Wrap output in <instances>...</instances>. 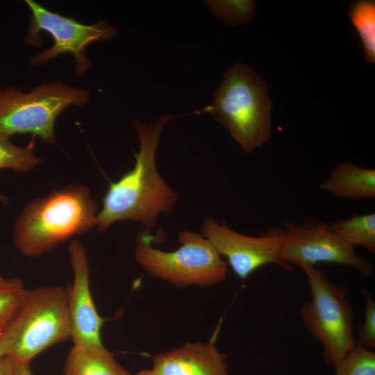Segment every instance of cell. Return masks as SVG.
Returning <instances> with one entry per match:
<instances>
[{
    "instance_id": "cell-1",
    "label": "cell",
    "mask_w": 375,
    "mask_h": 375,
    "mask_svg": "<svg viewBox=\"0 0 375 375\" xmlns=\"http://www.w3.org/2000/svg\"><path fill=\"white\" fill-rule=\"evenodd\" d=\"M176 115H162L151 124L133 120L140 140L133 168L119 180L110 183L98 212L97 226L106 231L120 221L140 222L151 231L162 213H170L179 199L160 175L156 154L162 130Z\"/></svg>"
},
{
    "instance_id": "cell-2",
    "label": "cell",
    "mask_w": 375,
    "mask_h": 375,
    "mask_svg": "<svg viewBox=\"0 0 375 375\" xmlns=\"http://www.w3.org/2000/svg\"><path fill=\"white\" fill-rule=\"evenodd\" d=\"M98 212L88 188L53 190L24 209L14 228L15 246L26 256H38L97 226Z\"/></svg>"
},
{
    "instance_id": "cell-3",
    "label": "cell",
    "mask_w": 375,
    "mask_h": 375,
    "mask_svg": "<svg viewBox=\"0 0 375 375\" xmlns=\"http://www.w3.org/2000/svg\"><path fill=\"white\" fill-rule=\"evenodd\" d=\"M267 83L253 69L238 64L228 69L218 86L209 112L249 153L267 143L272 135V101Z\"/></svg>"
},
{
    "instance_id": "cell-4",
    "label": "cell",
    "mask_w": 375,
    "mask_h": 375,
    "mask_svg": "<svg viewBox=\"0 0 375 375\" xmlns=\"http://www.w3.org/2000/svg\"><path fill=\"white\" fill-rule=\"evenodd\" d=\"M1 335L6 356L27 364L47 348L71 338L67 289L46 286L27 290L18 312Z\"/></svg>"
},
{
    "instance_id": "cell-5",
    "label": "cell",
    "mask_w": 375,
    "mask_h": 375,
    "mask_svg": "<svg viewBox=\"0 0 375 375\" xmlns=\"http://www.w3.org/2000/svg\"><path fill=\"white\" fill-rule=\"evenodd\" d=\"M153 240L144 230L138 234L134 248L136 261L151 276L178 287L210 286L225 280L226 262L201 233L180 231L181 246L172 251L154 248Z\"/></svg>"
},
{
    "instance_id": "cell-6",
    "label": "cell",
    "mask_w": 375,
    "mask_h": 375,
    "mask_svg": "<svg viewBox=\"0 0 375 375\" xmlns=\"http://www.w3.org/2000/svg\"><path fill=\"white\" fill-rule=\"evenodd\" d=\"M311 299L299 310L305 328L323 347L324 360L335 367L356 345L354 310L347 297L348 289L338 287L315 266L301 267Z\"/></svg>"
},
{
    "instance_id": "cell-7",
    "label": "cell",
    "mask_w": 375,
    "mask_h": 375,
    "mask_svg": "<svg viewBox=\"0 0 375 375\" xmlns=\"http://www.w3.org/2000/svg\"><path fill=\"white\" fill-rule=\"evenodd\" d=\"M88 90L58 81L35 87L29 92L8 86L0 88V133L7 137L31 133L49 144L56 143L57 117L72 106L88 103Z\"/></svg>"
},
{
    "instance_id": "cell-8",
    "label": "cell",
    "mask_w": 375,
    "mask_h": 375,
    "mask_svg": "<svg viewBox=\"0 0 375 375\" xmlns=\"http://www.w3.org/2000/svg\"><path fill=\"white\" fill-rule=\"evenodd\" d=\"M31 13L26 44L39 47L42 40L40 31L49 33L53 44L29 58L31 65H42L62 53L71 54L75 60V74L81 76L90 68L91 60L86 55L87 47L93 42L113 39L117 30L105 20L83 24L75 19L52 12L33 0H26Z\"/></svg>"
},
{
    "instance_id": "cell-9",
    "label": "cell",
    "mask_w": 375,
    "mask_h": 375,
    "mask_svg": "<svg viewBox=\"0 0 375 375\" xmlns=\"http://www.w3.org/2000/svg\"><path fill=\"white\" fill-rule=\"evenodd\" d=\"M282 230L281 261L291 271L318 263H335L351 267L365 276L374 273L373 265L358 256L355 249L343 241L330 224L298 225L286 222Z\"/></svg>"
},
{
    "instance_id": "cell-10",
    "label": "cell",
    "mask_w": 375,
    "mask_h": 375,
    "mask_svg": "<svg viewBox=\"0 0 375 375\" xmlns=\"http://www.w3.org/2000/svg\"><path fill=\"white\" fill-rule=\"evenodd\" d=\"M201 234L227 260L235 274L242 280L247 278L259 268L276 264L290 271L280 260L282 230L271 227L258 237L241 234L212 217H206Z\"/></svg>"
},
{
    "instance_id": "cell-11",
    "label": "cell",
    "mask_w": 375,
    "mask_h": 375,
    "mask_svg": "<svg viewBox=\"0 0 375 375\" xmlns=\"http://www.w3.org/2000/svg\"><path fill=\"white\" fill-rule=\"evenodd\" d=\"M73 283L67 289L68 308L74 344L103 346L101 329L104 322L95 307L90 287L86 249L77 240L69 245Z\"/></svg>"
},
{
    "instance_id": "cell-12",
    "label": "cell",
    "mask_w": 375,
    "mask_h": 375,
    "mask_svg": "<svg viewBox=\"0 0 375 375\" xmlns=\"http://www.w3.org/2000/svg\"><path fill=\"white\" fill-rule=\"evenodd\" d=\"M226 358L215 339L208 343L188 342L156 355L151 368L133 375H230Z\"/></svg>"
},
{
    "instance_id": "cell-13",
    "label": "cell",
    "mask_w": 375,
    "mask_h": 375,
    "mask_svg": "<svg viewBox=\"0 0 375 375\" xmlns=\"http://www.w3.org/2000/svg\"><path fill=\"white\" fill-rule=\"evenodd\" d=\"M320 188L333 195L349 199L375 198V169L350 162L338 164Z\"/></svg>"
},
{
    "instance_id": "cell-14",
    "label": "cell",
    "mask_w": 375,
    "mask_h": 375,
    "mask_svg": "<svg viewBox=\"0 0 375 375\" xmlns=\"http://www.w3.org/2000/svg\"><path fill=\"white\" fill-rule=\"evenodd\" d=\"M65 375H133L103 345L74 344L66 359Z\"/></svg>"
},
{
    "instance_id": "cell-15",
    "label": "cell",
    "mask_w": 375,
    "mask_h": 375,
    "mask_svg": "<svg viewBox=\"0 0 375 375\" xmlns=\"http://www.w3.org/2000/svg\"><path fill=\"white\" fill-rule=\"evenodd\" d=\"M331 229L347 244L355 249L362 247L375 254V213L355 214L330 224Z\"/></svg>"
},
{
    "instance_id": "cell-16",
    "label": "cell",
    "mask_w": 375,
    "mask_h": 375,
    "mask_svg": "<svg viewBox=\"0 0 375 375\" xmlns=\"http://www.w3.org/2000/svg\"><path fill=\"white\" fill-rule=\"evenodd\" d=\"M348 16L362 42L366 60L375 62V3L374 1H351Z\"/></svg>"
},
{
    "instance_id": "cell-17",
    "label": "cell",
    "mask_w": 375,
    "mask_h": 375,
    "mask_svg": "<svg viewBox=\"0 0 375 375\" xmlns=\"http://www.w3.org/2000/svg\"><path fill=\"white\" fill-rule=\"evenodd\" d=\"M40 161L41 158L31 148L16 146L8 137L0 133V169L8 168L25 172L35 167ZM0 199L4 202L7 198L0 193Z\"/></svg>"
},
{
    "instance_id": "cell-18",
    "label": "cell",
    "mask_w": 375,
    "mask_h": 375,
    "mask_svg": "<svg viewBox=\"0 0 375 375\" xmlns=\"http://www.w3.org/2000/svg\"><path fill=\"white\" fill-rule=\"evenodd\" d=\"M27 290L18 278L0 281V333H2L18 312Z\"/></svg>"
},
{
    "instance_id": "cell-19",
    "label": "cell",
    "mask_w": 375,
    "mask_h": 375,
    "mask_svg": "<svg viewBox=\"0 0 375 375\" xmlns=\"http://www.w3.org/2000/svg\"><path fill=\"white\" fill-rule=\"evenodd\" d=\"M204 3L214 15L230 26L249 22L256 10L252 1H205Z\"/></svg>"
},
{
    "instance_id": "cell-20",
    "label": "cell",
    "mask_w": 375,
    "mask_h": 375,
    "mask_svg": "<svg viewBox=\"0 0 375 375\" xmlns=\"http://www.w3.org/2000/svg\"><path fill=\"white\" fill-rule=\"evenodd\" d=\"M334 368L335 375H375V353L356 344Z\"/></svg>"
},
{
    "instance_id": "cell-21",
    "label": "cell",
    "mask_w": 375,
    "mask_h": 375,
    "mask_svg": "<svg viewBox=\"0 0 375 375\" xmlns=\"http://www.w3.org/2000/svg\"><path fill=\"white\" fill-rule=\"evenodd\" d=\"M365 298L364 321L358 331L356 344L368 349L375 347V301L370 292L361 289Z\"/></svg>"
},
{
    "instance_id": "cell-22",
    "label": "cell",
    "mask_w": 375,
    "mask_h": 375,
    "mask_svg": "<svg viewBox=\"0 0 375 375\" xmlns=\"http://www.w3.org/2000/svg\"><path fill=\"white\" fill-rule=\"evenodd\" d=\"M15 362L8 356L0 360V375H12Z\"/></svg>"
},
{
    "instance_id": "cell-23",
    "label": "cell",
    "mask_w": 375,
    "mask_h": 375,
    "mask_svg": "<svg viewBox=\"0 0 375 375\" xmlns=\"http://www.w3.org/2000/svg\"><path fill=\"white\" fill-rule=\"evenodd\" d=\"M12 375H33L30 364L15 362V366Z\"/></svg>"
},
{
    "instance_id": "cell-24",
    "label": "cell",
    "mask_w": 375,
    "mask_h": 375,
    "mask_svg": "<svg viewBox=\"0 0 375 375\" xmlns=\"http://www.w3.org/2000/svg\"><path fill=\"white\" fill-rule=\"evenodd\" d=\"M5 356H6L5 351L2 344L1 335L0 333V360Z\"/></svg>"
},
{
    "instance_id": "cell-25",
    "label": "cell",
    "mask_w": 375,
    "mask_h": 375,
    "mask_svg": "<svg viewBox=\"0 0 375 375\" xmlns=\"http://www.w3.org/2000/svg\"><path fill=\"white\" fill-rule=\"evenodd\" d=\"M3 278L0 274V281H1Z\"/></svg>"
}]
</instances>
